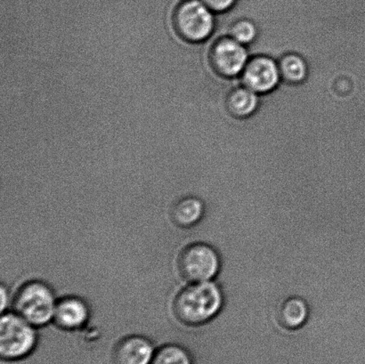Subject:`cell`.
<instances>
[{"label": "cell", "instance_id": "4", "mask_svg": "<svg viewBox=\"0 0 365 364\" xmlns=\"http://www.w3.org/2000/svg\"><path fill=\"white\" fill-rule=\"evenodd\" d=\"M31 323L16 313H3L0 321V355L7 361L26 358L37 345V333Z\"/></svg>", "mask_w": 365, "mask_h": 364}, {"label": "cell", "instance_id": "2", "mask_svg": "<svg viewBox=\"0 0 365 364\" xmlns=\"http://www.w3.org/2000/svg\"><path fill=\"white\" fill-rule=\"evenodd\" d=\"M56 301L51 288L42 281L25 284L17 291L14 308L17 315L34 327H42L51 322Z\"/></svg>", "mask_w": 365, "mask_h": 364}, {"label": "cell", "instance_id": "6", "mask_svg": "<svg viewBox=\"0 0 365 364\" xmlns=\"http://www.w3.org/2000/svg\"><path fill=\"white\" fill-rule=\"evenodd\" d=\"M250 59L246 46L236 41L231 36L215 42L210 53L214 71L225 78L242 75Z\"/></svg>", "mask_w": 365, "mask_h": 364}, {"label": "cell", "instance_id": "10", "mask_svg": "<svg viewBox=\"0 0 365 364\" xmlns=\"http://www.w3.org/2000/svg\"><path fill=\"white\" fill-rule=\"evenodd\" d=\"M228 112L240 119H245L257 112L259 95L245 85L229 93L227 100Z\"/></svg>", "mask_w": 365, "mask_h": 364}, {"label": "cell", "instance_id": "15", "mask_svg": "<svg viewBox=\"0 0 365 364\" xmlns=\"http://www.w3.org/2000/svg\"><path fill=\"white\" fill-rule=\"evenodd\" d=\"M230 36L242 45H250L256 41L257 28L252 21L239 20L232 25Z\"/></svg>", "mask_w": 365, "mask_h": 364}, {"label": "cell", "instance_id": "17", "mask_svg": "<svg viewBox=\"0 0 365 364\" xmlns=\"http://www.w3.org/2000/svg\"><path fill=\"white\" fill-rule=\"evenodd\" d=\"M1 310L4 312V310L6 309L7 303H9V292L6 291V288L2 285L1 287Z\"/></svg>", "mask_w": 365, "mask_h": 364}, {"label": "cell", "instance_id": "9", "mask_svg": "<svg viewBox=\"0 0 365 364\" xmlns=\"http://www.w3.org/2000/svg\"><path fill=\"white\" fill-rule=\"evenodd\" d=\"M89 318V309L82 299L67 297L57 301L53 321L60 329H81Z\"/></svg>", "mask_w": 365, "mask_h": 364}, {"label": "cell", "instance_id": "7", "mask_svg": "<svg viewBox=\"0 0 365 364\" xmlns=\"http://www.w3.org/2000/svg\"><path fill=\"white\" fill-rule=\"evenodd\" d=\"M242 78L243 85L259 95L274 91L282 80L279 63L266 56L250 58Z\"/></svg>", "mask_w": 365, "mask_h": 364}, {"label": "cell", "instance_id": "14", "mask_svg": "<svg viewBox=\"0 0 365 364\" xmlns=\"http://www.w3.org/2000/svg\"><path fill=\"white\" fill-rule=\"evenodd\" d=\"M151 364H192L191 356L178 345H163L155 352Z\"/></svg>", "mask_w": 365, "mask_h": 364}, {"label": "cell", "instance_id": "11", "mask_svg": "<svg viewBox=\"0 0 365 364\" xmlns=\"http://www.w3.org/2000/svg\"><path fill=\"white\" fill-rule=\"evenodd\" d=\"M309 311L306 303L299 298L286 299L278 308V322L285 329L296 330L305 323Z\"/></svg>", "mask_w": 365, "mask_h": 364}, {"label": "cell", "instance_id": "12", "mask_svg": "<svg viewBox=\"0 0 365 364\" xmlns=\"http://www.w3.org/2000/svg\"><path fill=\"white\" fill-rule=\"evenodd\" d=\"M203 212V203L199 199L187 197L180 199L174 205L171 217L178 227L187 228L198 223Z\"/></svg>", "mask_w": 365, "mask_h": 364}, {"label": "cell", "instance_id": "3", "mask_svg": "<svg viewBox=\"0 0 365 364\" xmlns=\"http://www.w3.org/2000/svg\"><path fill=\"white\" fill-rule=\"evenodd\" d=\"M173 19L178 36L190 43L206 41L216 25L215 13L202 0H182L174 10Z\"/></svg>", "mask_w": 365, "mask_h": 364}, {"label": "cell", "instance_id": "13", "mask_svg": "<svg viewBox=\"0 0 365 364\" xmlns=\"http://www.w3.org/2000/svg\"><path fill=\"white\" fill-rule=\"evenodd\" d=\"M279 67L282 80L289 84H300L309 75V66L306 60L298 53H288L282 57Z\"/></svg>", "mask_w": 365, "mask_h": 364}, {"label": "cell", "instance_id": "1", "mask_svg": "<svg viewBox=\"0 0 365 364\" xmlns=\"http://www.w3.org/2000/svg\"><path fill=\"white\" fill-rule=\"evenodd\" d=\"M220 288L210 281L191 284L175 298L173 312L180 322L189 326L209 322L221 308Z\"/></svg>", "mask_w": 365, "mask_h": 364}, {"label": "cell", "instance_id": "16", "mask_svg": "<svg viewBox=\"0 0 365 364\" xmlns=\"http://www.w3.org/2000/svg\"><path fill=\"white\" fill-rule=\"evenodd\" d=\"M215 14L228 12L236 5L238 0H202Z\"/></svg>", "mask_w": 365, "mask_h": 364}, {"label": "cell", "instance_id": "5", "mask_svg": "<svg viewBox=\"0 0 365 364\" xmlns=\"http://www.w3.org/2000/svg\"><path fill=\"white\" fill-rule=\"evenodd\" d=\"M181 276L190 284L205 283L217 276L220 258L210 246L195 244L187 246L178 259Z\"/></svg>", "mask_w": 365, "mask_h": 364}, {"label": "cell", "instance_id": "8", "mask_svg": "<svg viewBox=\"0 0 365 364\" xmlns=\"http://www.w3.org/2000/svg\"><path fill=\"white\" fill-rule=\"evenodd\" d=\"M153 345L142 336H128L118 342L113 352V364H151Z\"/></svg>", "mask_w": 365, "mask_h": 364}]
</instances>
